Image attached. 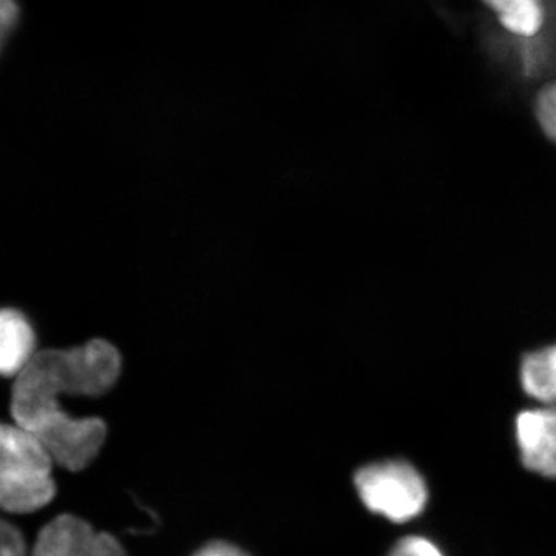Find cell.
<instances>
[{
  "instance_id": "obj_12",
  "label": "cell",
  "mask_w": 556,
  "mask_h": 556,
  "mask_svg": "<svg viewBox=\"0 0 556 556\" xmlns=\"http://www.w3.org/2000/svg\"><path fill=\"white\" fill-rule=\"evenodd\" d=\"M0 556H30L21 530L0 519Z\"/></svg>"
},
{
  "instance_id": "obj_2",
  "label": "cell",
  "mask_w": 556,
  "mask_h": 556,
  "mask_svg": "<svg viewBox=\"0 0 556 556\" xmlns=\"http://www.w3.org/2000/svg\"><path fill=\"white\" fill-rule=\"evenodd\" d=\"M354 485L371 514L391 522H408L426 510V479L407 460L388 459L358 468Z\"/></svg>"
},
{
  "instance_id": "obj_6",
  "label": "cell",
  "mask_w": 556,
  "mask_h": 556,
  "mask_svg": "<svg viewBox=\"0 0 556 556\" xmlns=\"http://www.w3.org/2000/svg\"><path fill=\"white\" fill-rule=\"evenodd\" d=\"M515 438L527 470L556 479V405L519 413Z\"/></svg>"
},
{
  "instance_id": "obj_8",
  "label": "cell",
  "mask_w": 556,
  "mask_h": 556,
  "mask_svg": "<svg viewBox=\"0 0 556 556\" xmlns=\"http://www.w3.org/2000/svg\"><path fill=\"white\" fill-rule=\"evenodd\" d=\"M521 383L527 396L556 405V345L527 354L521 362Z\"/></svg>"
},
{
  "instance_id": "obj_4",
  "label": "cell",
  "mask_w": 556,
  "mask_h": 556,
  "mask_svg": "<svg viewBox=\"0 0 556 556\" xmlns=\"http://www.w3.org/2000/svg\"><path fill=\"white\" fill-rule=\"evenodd\" d=\"M68 394L98 397L109 393L123 372L118 348L108 340L93 339L65 350Z\"/></svg>"
},
{
  "instance_id": "obj_15",
  "label": "cell",
  "mask_w": 556,
  "mask_h": 556,
  "mask_svg": "<svg viewBox=\"0 0 556 556\" xmlns=\"http://www.w3.org/2000/svg\"><path fill=\"white\" fill-rule=\"evenodd\" d=\"M3 39H5V38H3L2 35H0V47H2Z\"/></svg>"
},
{
  "instance_id": "obj_1",
  "label": "cell",
  "mask_w": 556,
  "mask_h": 556,
  "mask_svg": "<svg viewBox=\"0 0 556 556\" xmlns=\"http://www.w3.org/2000/svg\"><path fill=\"white\" fill-rule=\"evenodd\" d=\"M53 457L35 434L0 422V510L35 514L56 496Z\"/></svg>"
},
{
  "instance_id": "obj_10",
  "label": "cell",
  "mask_w": 556,
  "mask_h": 556,
  "mask_svg": "<svg viewBox=\"0 0 556 556\" xmlns=\"http://www.w3.org/2000/svg\"><path fill=\"white\" fill-rule=\"evenodd\" d=\"M535 110L541 129L552 141H556V80L540 91Z\"/></svg>"
},
{
  "instance_id": "obj_14",
  "label": "cell",
  "mask_w": 556,
  "mask_h": 556,
  "mask_svg": "<svg viewBox=\"0 0 556 556\" xmlns=\"http://www.w3.org/2000/svg\"><path fill=\"white\" fill-rule=\"evenodd\" d=\"M192 556H251L243 548L236 544L226 543V541H212L204 544Z\"/></svg>"
},
{
  "instance_id": "obj_7",
  "label": "cell",
  "mask_w": 556,
  "mask_h": 556,
  "mask_svg": "<svg viewBox=\"0 0 556 556\" xmlns=\"http://www.w3.org/2000/svg\"><path fill=\"white\" fill-rule=\"evenodd\" d=\"M36 332L17 309H0V376L17 378L36 356Z\"/></svg>"
},
{
  "instance_id": "obj_9",
  "label": "cell",
  "mask_w": 556,
  "mask_h": 556,
  "mask_svg": "<svg viewBox=\"0 0 556 556\" xmlns=\"http://www.w3.org/2000/svg\"><path fill=\"white\" fill-rule=\"evenodd\" d=\"M500 17L501 25L521 38H532L546 21L543 0H482Z\"/></svg>"
},
{
  "instance_id": "obj_3",
  "label": "cell",
  "mask_w": 556,
  "mask_h": 556,
  "mask_svg": "<svg viewBox=\"0 0 556 556\" xmlns=\"http://www.w3.org/2000/svg\"><path fill=\"white\" fill-rule=\"evenodd\" d=\"M36 438L56 466L80 471L100 455L108 438V426L100 417H75L64 412Z\"/></svg>"
},
{
  "instance_id": "obj_13",
  "label": "cell",
  "mask_w": 556,
  "mask_h": 556,
  "mask_svg": "<svg viewBox=\"0 0 556 556\" xmlns=\"http://www.w3.org/2000/svg\"><path fill=\"white\" fill-rule=\"evenodd\" d=\"M20 21V7L16 0H0V35L3 38L13 31Z\"/></svg>"
},
{
  "instance_id": "obj_11",
  "label": "cell",
  "mask_w": 556,
  "mask_h": 556,
  "mask_svg": "<svg viewBox=\"0 0 556 556\" xmlns=\"http://www.w3.org/2000/svg\"><path fill=\"white\" fill-rule=\"evenodd\" d=\"M387 556H445L433 541L426 536H405L397 541Z\"/></svg>"
},
{
  "instance_id": "obj_5",
  "label": "cell",
  "mask_w": 556,
  "mask_h": 556,
  "mask_svg": "<svg viewBox=\"0 0 556 556\" xmlns=\"http://www.w3.org/2000/svg\"><path fill=\"white\" fill-rule=\"evenodd\" d=\"M30 556H127L115 536L97 532L75 515H61L42 527Z\"/></svg>"
}]
</instances>
